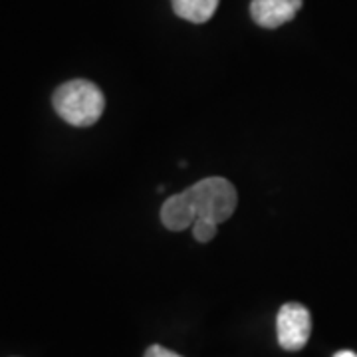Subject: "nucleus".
<instances>
[{
    "instance_id": "6e6552de",
    "label": "nucleus",
    "mask_w": 357,
    "mask_h": 357,
    "mask_svg": "<svg viewBox=\"0 0 357 357\" xmlns=\"http://www.w3.org/2000/svg\"><path fill=\"white\" fill-rule=\"evenodd\" d=\"M333 357H357V354H354V351H347V349H344V351H337Z\"/></svg>"
},
{
    "instance_id": "f257e3e1",
    "label": "nucleus",
    "mask_w": 357,
    "mask_h": 357,
    "mask_svg": "<svg viewBox=\"0 0 357 357\" xmlns=\"http://www.w3.org/2000/svg\"><path fill=\"white\" fill-rule=\"evenodd\" d=\"M238 203L234 185L222 177L201 178L187 191L169 197L161 206V222L173 232L192 227L197 218H208L213 222L229 220Z\"/></svg>"
},
{
    "instance_id": "f03ea898",
    "label": "nucleus",
    "mask_w": 357,
    "mask_h": 357,
    "mask_svg": "<svg viewBox=\"0 0 357 357\" xmlns=\"http://www.w3.org/2000/svg\"><path fill=\"white\" fill-rule=\"evenodd\" d=\"M54 109L64 121L76 128L93 126L105 109L103 91L93 82L72 79L54 91Z\"/></svg>"
},
{
    "instance_id": "423d86ee",
    "label": "nucleus",
    "mask_w": 357,
    "mask_h": 357,
    "mask_svg": "<svg viewBox=\"0 0 357 357\" xmlns=\"http://www.w3.org/2000/svg\"><path fill=\"white\" fill-rule=\"evenodd\" d=\"M217 222H213V220H208V218H197V220L192 222V236H195L199 243H208V241H213V238L217 236Z\"/></svg>"
},
{
    "instance_id": "20e7f679",
    "label": "nucleus",
    "mask_w": 357,
    "mask_h": 357,
    "mask_svg": "<svg viewBox=\"0 0 357 357\" xmlns=\"http://www.w3.org/2000/svg\"><path fill=\"white\" fill-rule=\"evenodd\" d=\"M304 0H252L250 16L262 28H278L294 20Z\"/></svg>"
},
{
    "instance_id": "0eeeda50",
    "label": "nucleus",
    "mask_w": 357,
    "mask_h": 357,
    "mask_svg": "<svg viewBox=\"0 0 357 357\" xmlns=\"http://www.w3.org/2000/svg\"><path fill=\"white\" fill-rule=\"evenodd\" d=\"M145 357H183L175 354V351H171V349H167L163 345H151L147 351H145Z\"/></svg>"
},
{
    "instance_id": "7ed1b4c3",
    "label": "nucleus",
    "mask_w": 357,
    "mask_h": 357,
    "mask_svg": "<svg viewBox=\"0 0 357 357\" xmlns=\"http://www.w3.org/2000/svg\"><path fill=\"white\" fill-rule=\"evenodd\" d=\"M276 332H278V344L286 351L302 349L312 333V316L307 307L296 302L284 304L276 318Z\"/></svg>"
},
{
    "instance_id": "39448f33",
    "label": "nucleus",
    "mask_w": 357,
    "mask_h": 357,
    "mask_svg": "<svg viewBox=\"0 0 357 357\" xmlns=\"http://www.w3.org/2000/svg\"><path fill=\"white\" fill-rule=\"evenodd\" d=\"M171 2L178 18L192 24H203L217 13L220 0H171Z\"/></svg>"
}]
</instances>
